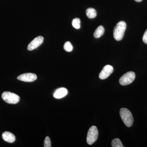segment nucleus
Instances as JSON below:
<instances>
[{"label":"nucleus","instance_id":"1","mask_svg":"<svg viewBox=\"0 0 147 147\" xmlns=\"http://www.w3.org/2000/svg\"><path fill=\"white\" fill-rule=\"evenodd\" d=\"M126 28V24L123 21H121L117 24L113 30L114 37L116 40H120L123 38Z\"/></svg>","mask_w":147,"mask_h":147},{"label":"nucleus","instance_id":"2","mask_svg":"<svg viewBox=\"0 0 147 147\" xmlns=\"http://www.w3.org/2000/svg\"><path fill=\"white\" fill-rule=\"evenodd\" d=\"M120 115L125 125L128 127L132 126L133 123V116L129 110L125 108L121 109Z\"/></svg>","mask_w":147,"mask_h":147},{"label":"nucleus","instance_id":"16","mask_svg":"<svg viewBox=\"0 0 147 147\" xmlns=\"http://www.w3.org/2000/svg\"><path fill=\"white\" fill-rule=\"evenodd\" d=\"M44 146L45 147H51V142L50 137H46L45 138V141H44Z\"/></svg>","mask_w":147,"mask_h":147},{"label":"nucleus","instance_id":"3","mask_svg":"<svg viewBox=\"0 0 147 147\" xmlns=\"http://www.w3.org/2000/svg\"><path fill=\"white\" fill-rule=\"evenodd\" d=\"M2 98L5 102L9 104H16L20 100L19 96L9 92H4L2 94Z\"/></svg>","mask_w":147,"mask_h":147},{"label":"nucleus","instance_id":"9","mask_svg":"<svg viewBox=\"0 0 147 147\" xmlns=\"http://www.w3.org/2000/svg\"><path fill=\"white\" fill-rule=\"evenodd\" d=\"M68 93L67 90L65 88H61L56 90L53 94V96L55 98L60 99L66 96Z\"/></svg>","mask_w":147,"mask_h":147},{"label":"nucleus","instance_id":"18","mask_svg":"<svg viewBox=\"0 0 147 147\" xmlns=\"http://www.w3.org/2000/svg\"><path fill=\"white\" fill-rule=\"evenodd\" d=\"M138 2H140L142 1L143 0H134Z\"/></svg>","mask_w":147,"mask_h":147},{"label":"nucleus","instance_id":"7","mask_svg":"<svg viewBox=\"0 0 147 147\" xmlns=\"http://www.w3.org/2000/svg\"><path fill=\"white\" fill-rule=\"evenodd\" d=\"M36 79V74L31 73L23 74L17 77L18 80L26 82H33Z\"/></svg>","mask_w":147,"mask_h":147},{"label":"nucleus","instance_id":"5","mask_svg":"<svg viewBox=\"0 0 147 147\" xmlns=\"http://www.w3.org/2000/svg\"><path fill=\"white\" fill-rule=\"evenodd\" d=\"M135 78V74L133 71H129L125 74L119 79V83L122 86H126L131 84Z\"/></svg>","mask_w":147,"mask_h":147},{"label":"nucleus","instance_id":"12","mask_svg":"<svg viewBox=\"0 0 147 147\" xmlns=\"http://www.w3.org/2000/svg\"><path fill=\"white\" fill-rule=\"evenodd\" d=\"M87 16L90 18H93L96 16V11L94 9L89 8L86 11Z\"/></svg>","mask_w":147,"mask_h":147},{"label":"nucleus","instance_id":"11","mask_svg":"<svg viewBox=\"0 0 147 147\" xmlns=\"http://www.w3.org/2000/svg\"><path fill=\"white\" fill-rule=\"evenodd\" d=\"M105 30L103 27L101 26H99L96 29L94 34V36L96 38H99L103 34Z\"/></svg>","mask_w":147,"mask_h":147},{"label":"nucleus","instance_id":"13","mask_svg":"<svg viewBox=\"0 0 147 147\" xmlns=\"http://www.w3.org/2000/svg\"><path fill=\"white\" fill-rule=\"evenodd\" d=\"M112 146L113 147H123V145L119 139L116 138L113 139L112 142Z\"/></svg>","mask_w":147,"mask_h":147},{"label":"nucleus","instance_id":"14","mask_svg":"<svg viewBox=\"0 0 147 147\" xmlns=\"http://www.w3.org/2000/svg\"><path fill=\"white\" fill-rule=\"evenodd\" d=\"M72 25L74 28L79 29L81 27V21L79 18H74L72 21Z\"/></svg>","mask_w":147,"mask_h":147},{"label":"nucleus","instance_id":"4","mask_svg":"<svg viewBox=\"0 0 147 147\" xmlns=\"http://www.w3.org/2000/svg\"><path fill=\"white\" fill-rule=\"evenodd\" d=\"M98 132L97 127L92 126L88 131L87 137V142L89 145H92L97 139Z\"/></svg>","mask_w":147,"mask_h":147},{"label":"nucleus","instance_id":"17","mask_svg":"<svg viewBox=\"0 0 147 147\" xmlns=\"http://www.w3.org/2000/svg\"><path fill=\"white\" fill-rule=\"evenodd\" d=\"M143 41L145 43L147 44V29L143 36Z\"/></svg>","mask_w":147,"mask_h":147},{"label":"nucleus","instance_id":"10","mask_svg":"<svg viewBox=\"0 0 147 147\" xmlns=\"http://www.w3.org/2000/svg\"><path fill=\"white\" fill-rule=\"evenodd\" d=\"M3 139L8 143H12L15 142L16 137L14 134L9 131H5L2 134Z\"/></svg>","mask_w":147,"mask_h":147},{"label":"nucleus","instance_id":"8","mask_svg":"<svg viewBox=\"0 0 147 147\" xmlns=\"http://www.w3.org/2000/svg\"><path fill=\"white\" fill-rule=\"evenodd\" d=\"M113 71L114 68L113 66L109 65H105L99 74V78L102 80L107 79L111 75V74L113 73Z\"/></svg>","mask_w":147,"mask_h":147},{"label":"nucleus","instance_id":"15","mask_svg":"<svg viewBox=\"0 0 147 147\" xmlns=\"http://www.w3.org/2000/svg\"><path fill=\"white\" fill-rule=\"evenodd\" d=\"M64 49L67 52H71L73 49V47L71 45V42L69 41H67L65 42L64 45Z\"/></svg>","mask_w":147,"mask_h":147},{"label":"nucleus","instance_id":"6","mask_svg":"<svg viewBox=\"0 0 147 147\" xmlns=\"http://www.w3.org/2000/svg\"><path fill=\"white\" fill-rule=\"evenodd\" d=\"M43 40L44 38L42 36H38L35 38L29 43L28 46V50L29 51H32L36 49L42 44Z\"/></svg>","mask_w":147,"mask_h":147}]
</instances>
